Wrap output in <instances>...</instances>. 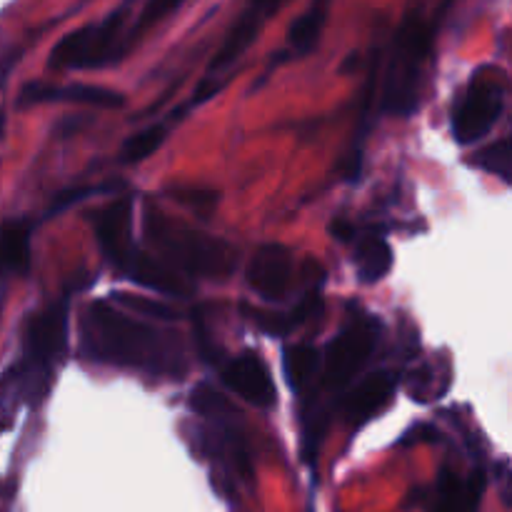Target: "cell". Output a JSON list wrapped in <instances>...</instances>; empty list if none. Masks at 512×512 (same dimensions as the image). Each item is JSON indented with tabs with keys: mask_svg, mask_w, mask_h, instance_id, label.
Instances as JSON below:
<instances>
[{
	"mask_svg": "<svg viewBox=\"0 0 512 512\" xmlns=\"http://www.w3.org/2000/svg\"><path fill=\"white\" fill-rule=\"evenodd\" d=\"M83 350L100 363L118 365V368L143 370L148 375L185 373V350L178 335L163 328L130 318L120 310L110 308L105 300L90 305L80 323Z\"/></svg>",
	"mask_w": 512,
	"mask_h": 512,
	"instance_id": "obj_1",
	"label": "cell"
},
{
	"mask_svg": "<svg viewBox=\"0 0 512 512\" xmlns=\"http://www.w3.org/2000/svg\"><path fill=\"white\" fill-rule=\"evenodd\" d=\"M145 238L165 265L200 278H225L235 268V248L215 235L170 220L160 210L145 213Z\"/></svg>",
	"mask_w": 512,
	"mask_h": 512,
	"instance_id": "obj_2",
	"label": "cell"
},
{
	"mask_svg": "<svg viewBox=\"0 0 512 512\" xmlns=\"http://www.w3.org/2000/svg\"><path fill=\"white\" fill-rule=\"evenodd\" d=\"M68 338V303L48 305L40 313L30 315L23 333V355L10 370L5 385H13L25 398H38L48 388V378L65 350Z\"/></svg>",
	"mask_w": 512,
	"mask_h": 512,
	"instance_id": "obj_3",
	"label": "cell"
},
{
	"mask_svg": "<svg viewBox=\"0 0 512 512\" xmlns=\"http://www.w3.org/2000/svg\"><path fill=\"white\" fill-rule=\"evenodd\" d=\"M430 50V28L420 13H410L395 35L393 58H390L388 80H385L383 105L395 115H408L415 110L420 73Z\"/></svg>",
	"mask_w": 512,
	"mask_h": 512,
	"instance_id": "obj_4",
	"label": "cell"
},
{
	"mask_svg": "<svg viewBox=\"0 0 512 512\" xmlns=\"http://www.w3.org/2000/svg\"><path fill=\"white\" fill-rule=\"evenodd\" d=\"M505 110V83L498 70H480L470 80L453 113V133L458 143L468 145L485 138Z\"/></svg>",
	"mask_w": 512,
	"mask_h": 512,
	"instance_id": "obj_5",
	"label": "cell"
},
{
	"mask_svg": "<svg viewBox=\"0 0 512 512\" xmlns=\"http://www.w3.org/2000/svg\"><path fill=\"white\" fill-rule=\"evenodd\" d=\"M125 15H128V8H120L103 23L85 25L65 35L50 53V65L53 68H95V65L108 63L123 33Z\"/></svg>",
	"mask_w": 512,
	"mask_h": 512,
	"instance_id": "obj_6",
	"label": "cell"
},
{
	"mask_svg": "<svg viewBox=\"0 0 512 512\" xmlns=\"http://www.w3.org/2000/svg\"><path fill=\"white\" fill-rule=\"evenodd\" d=\"M375 323L363 318L350 323L338 338L330 343L323 365V383L328 388H343L353 380V375L368 363V355L375 348Z\"/></svg>",
	"mask_w": 512,
	"mask_h": 512,
	"instance_id": "obj_7",
	"label": "cell"
},
{
	"mask_svg": "<svg viewBox=\"0 0 512 512\" xmlns=\"http://www.w3.org/2000/svg\"><path fill=\"white\" fill-rule=\"evenodd\" d=\"M293 278V253L285 245H263L248 265V283L263 300H283Z\"/></svg>",
	"mask_w": 512,
	"mask_h": 512,
	"instance_id": "obj_8",
	"label": "cell"
},
{
	"mask_svg": "<svg viewBox=\"0 0 512 512\" xmlns=\"http://www.w3.org/2000/svg\"><path fill=\"white\" fill-rule=\"evenodd\" d=\"M223 383L258 408L275 405V383L270 378V370L255 353H243L240 358L230 360L223 368Z\"/></svg>",
	"mask_w": 512,
	"mask_h": 512,
	"instance_id": "obj_9",
	"label": "cell"
},
{
	"mask_svg": "<svg viewBox=\"0 0 512 512\" xmlns=\"http://www.w3.org/2000/svg\"><path fill=\"white\" fill-rule=\"evenodd\" d=\"M118 270H123L130 280H135L138 285L155 290V293H163L168 298H188L193 293L188 283H185L183 275L178 270H173L170 265H165L158 255L145 253L135 245L130 250V255L125 258V263Z\"/></svg>",
	"mask_w": 512,
	"mask_h": 512,
	"instance_id": "obj_10",
	"label": "cell"
},
{
	"mask_svg": "<svg viewBox=\"0 0 512 512\" xmlns=\"http://www.w3.org/2000/svg\"><path fill=\"white\" fill-rule=\"evenodd\" d=\"M278 5L280 0H250L245 13L240 15V20L233 25L228 38H225L223 48L218 50V55H215L213 63H210V73H218V70H225L233 63H238L240 55L253 45V40L258 38L260 28H263L265 20L278 10Z\"/></svg>",
	"mask_w": 512,
	"mask_h": 512,
	"instance_id": "obj_11",
	"label": "cell"
},
{
	"mask_svg": "<svg viewBox=\"0 0 512 512\" xmlns=\"http://www.w3.org/2000/svg\"><path fill=\"white\" fill-rule=\"evenodd\" d=\"M130 223H133V203L130 198H120L110 203L108 208L100 210L98 220H95V235L103 248L105 258L120 268L130 250L135 248L133 235H130Z\"/></svg>",
	"mask_w": 512,
	"mask_h": 512,
	"instance_id": "obj_12",
	"label": "cell"
},
{
	"mask_svg": "<svg viewBox=\"0 0 512 512\" xmlns=\"http://www.w3.org/2000/svg\"><path fill=\"white\" fill-rule=\"evenodd\" d=\"M395 393V378L390 373H375L368 375L363 383L353 388V393L345 398V418L355 425L368 423L370 418L388 408Z\"/></svg>",
	"mask_w": 512,
	"mask_h": 512,
	"instance_id": "obj_13",
	"label": "cell"
},
{
	"mask_svg": "<svg viewBox=\"0 0 512 512\" xmlns=\"http://www.w3.org/2000/svg\"><path fill=\"white\" fill-rule=\"evenodd\" d=\"M45 100H68V103L95 105V108H120L123 95L98 85H45L33 83L23 90V103H45Z\"/></svg>",
	"mask_w": 512,
	"mask_h": 512,
	"instance_id": "obj_14",
	"label": "cell"
},
{
	"mask_svg": "<svg viewBox=\"0 0 512 512\" xmlns=\"http://www.w3.org/2000/svg\"><path fill=\"white\" fill-rule=\"evenodd\" d=\"M30 268V225L25 220H5L0 225V278L25 275Z\"/></svg>",
	"mask_w": 512,
	"mask_h": 512,
	"instance_id": "obj_15",
	"label": "cell"
},
{
	"mask_svg": "<svg viewBox=\"0 0 512 512\" xmlns=\"http://www.w3.org/2000/svg\"><path fill=\"white\" fill-rule=\"evenodd\" d=\"M480 495H483V473L470 475L468 480L443 473L433 512H478Z\"/></svg>",
	"mask_w": 512,
	"mask_h": 512,
	"instance_id": "obj_16",
	"label": "cell"
},
{
	"mask_svg": "<svg viewBox=\"0 0 512 512\" xmlns=\"http://www.w3.org/2000/svg\"><path fill=\"white\" fill-rule=\"evenodd\" d=\"M355 268L363 283H378L393 268V248L383 235H365L355 245Z\"/></svg>",
	"mask_w": 512,
	"mask_h": 512,
	"instance_id": "obj_17",
	"label": "cell"
},
{
	"mask_svg": "<svg viewBox=\"0 0 512 512\" xmlns=\"http://www.w3.org/2000/svg\"><path fill=\"white\" fill-rule=\"evenodd\" d=\"M323 310V300L318 293H308L293 310L288 313H258V325L270 335H288L310 318H318Z\"/></svg>",
	"mask_w": 512,
	"mask_h": 512,
	"instance_id": "obj_18",
	"label": "cell"
},
{
	"mask_svg": "<svg viewBox=\"0 0 512 512\" xmlns=\"http://www.w3.org/2000/svg\"><path fill=\"white\" fill-rule=\"evenodd\" d=\"M283 370L290 388L303 390L305 383L318 370V350L310 348V345H290L283 353Z\"/></svg>",
	"mask_w": 512,
	"mask_h": 512,
	"instance_id": "obj_19",
	"label": "cell"
},
{
	"mask_svg": "<svg viewBox=\"0 0 512 512\" xmlns=\"http://www.w3.org/2000/svg\"><path fill=\"white\" fill-rule=\"evenodd\" d=\"M328 20V15L318 13V10L308 8L293 25H290V33H288V43L290 48L295 50L298 55L310 53L318 43L320 33H323V25Z\"/></svg>",
	"mask_w": 512,
	"mask_h": 512,
	"instance_id": "obj_20",
	"label": "cell"
},
{
	"mask_svg": "<svg viewBox=\"0 0 512 512\" xmlns=\"http://www.w3.org/2000/svg\"><path fill=\"white\" fill-rule=\"evenodd\" d=\"M470 163L475 168L485 170V173H493L495 178H500L503 183H510L512 178V155H510V138H500L498 143L488 145L485 150L475 153L470 158Z\"/></svg>",
	"mask_w": 512,
	"mask_h": 512,
	"instance_id": "obj_21",
	"label": "cell"
},
{
	"mask_svg": "<svg viewBox=\"0 0 512 512\" xmlns=\"http://www.w3.org/2000/svg\"><path fill=\"white\" fill-rule=\"evenodd\" d=\"M165 135H168V128L165 125H150V128L135 133L128 143L123 145V153H120V160L123 163H140L143 158H148L150 153L163 145Z\"/></svg>",
	"mask_w": 512,
	"mask_h": 512,
	"instance_id": "obj_22",
	"label": "cell"
},
{
	"mask_svg": "<svg viewBox=\"0 0 512 512\" xmlns=\"http://www.w3.org/2000/svg\"><path fill=\"white\" fill-rule=\"evenodd\" d=\"M118 298V303H123L125 308L135 310V313L145 315V318H158V320H173L175 318V310L170 308V305L160 303V300H153V298H135V295H115Z\"/></svg>",
	"mask_w": 512,
	"mask_h": 512,
	"instance_id": "obj_23",
	"label": "cell"
},
{
	"mask_svg": "<svg viewBox=\"0 0 512 512\" xmlns=\"http://www.w3.org/2000/svg\"><path fill=\"white\" fill-rule=\"evenodd\" d=\"M183 3L185 0H148L143 8V13H140L138 23H135V33H143V30L158 25L160 20L168 18L170 13H175V10H178Z\"/></svg>",
	"mask_w": 512,
	"mask_h": 512,
	"instance_id": "obj_24",
	"label": "cell"
},
{
	"mask_svg": "<svg viewBox=\"0 0 512 512\" xmlns=\"http://www.w3.org/2000/svg\"><path fill=\"white\" fill-rule=\"evenodd\" d=\"M190 405H193L198 413L208 415V418H220V415H228L230 413V405L225 403L223 395L215 393L213 388H208V385H200L198 390L193 393V400H190Z\"/></svg>",
	"mask_w": 512,
	"mask_h": 512,
	"instance_id": "obj_25",
	"label": "cell"
},
{
	"mask_svg": "<svg viewBox=\"0 0 512 512\" xmlns=\"http://www.w3.org/2000/svg\"><path fill=\"white\" fill-rule=\"evenodd\" d=\"M175 198H178V200H183L185 205H190V208H193L195 213H200V215H208L210 210L215 208V200H218V195H215L213 190L185 188V190H175Z\"/></svg>",
	"mask_w": 512,
	"mask_h": 512,
	"instance_id": "obj_26",
	"label": "cell"
},
{
	"mask_svg": "<svg viewBox=\"0 0 512 512\" xmlns=\"http://www.w3.org/2000/svg\"><path fill=\"white\" fill-rule=\"evenodd\" d=\"M93 190L90 188H70V190H63V193L55 195L53 200V208H50V213H63L65 208H70L73 203H78V200H83L85 195H90Z\"/></svg>",
	"mask_w": 512,
	"mask_h": 512,
	"instance_id": "obj_27",
	"label": "cell"
},
{
	"mask_svg": "<svg viewBox=\"0 0 512 512\" xmlns=\"http://www.w3.org/2000/svg\"><path fill=\"white\" fill-rule=\"evenodd\" d=\"M330 230H333L335 238L343 240V243H345V240H353V235H355V228L350 223H345V220H335L333 228H330Z\"/></svg>",
	"mask_w": 512,
	"mask_h": 512,
	"instance_id": "obj_28",
	"label": "cell"
},
{
	"mask_svg": "<svg viewBox=\"0 0 512 512\" xmlns=\"http://www.w3.org/2000/svg\"><path fill=\"white\" fill-rule=\"evenodd\" d=\"M310 8L318 10V13H325V15H328L330 0H313V3H310Z\"/></svg>",
	"mask_w": 512,
	"mask_h": 512,
	"instance_id": "obj_29",
	"label": "cell"
},
{
	"mask_svg": "<svg viewBox=\"0 0 512 512\" xmlns=\"http://www.w3.org/2000/svg\"><path fill=\"white\" fill-rule=\"evenodd\" d=\"M0 133H3V115H0Z\"/></svg>",
	"mask_w": 512,
	"mask_h": 512,
	"instance_id": "obj_30",
	"label": "cell"
}]
</instances>
